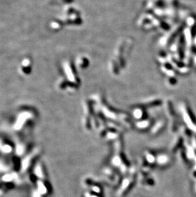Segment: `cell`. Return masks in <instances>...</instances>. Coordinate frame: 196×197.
I'll list each match as a JSON object with an SVG mask.
<instances>
[{"mask_svg": "<svg viewBox=\"0 0 196 197\" xmlns=\"http://www.w3.org/2000/svg\"><path fill=\"white\" fill-rule=\"evenodd\" d=\"M41 153L42 149L39 147H35L22 157L21 160V170H20L21 173L26 174L27 172H29L38 162V159L40 156Z\"/></svg>", "mask_w": 196, "mask_h": 197, "instance_id": "cell-1", "label": "cell"}, {"mask_svg": "<svg viewBox=\"0 0 196 197\" xmlns=\"http://www.w3.org/2000/svg\"><path fill=\"white\" fill-rule=\"evenodd\" d=\"M29 145L28 142L23 140H18L14 145V152L15 156L21 157L24 156L29 152Z\"/></svg>", "mask_w": 196, "mask_h": 197, "instance_id": "cell-2", "label": "cell"}, {"mask_svg": "<svg viewBox=\"0 0 196 197\" xmlns=\"http://www.w3.org/2000/svg\"><path fill=\"white\" fill-rule=\"evenodd\" d=\"M36 190L38 191L39 194L43 196H46L51 193L52 188L50 183L44 180H38L36 183Z\"/></svg>", "mask_w": 196, "mask_h": 197, "instance_id": "cell-3", "label": "cell"}, {"mask_svg": "<svg viewBox=\"0 0 196 197\" xmlns=\"http://www.w3.org/2000/svg\"><path fill=\"white\" fill-rule=\"evenodd\" d=\"M32 118L31 115L28 114H22L20 115L19 117L17 119L16 121L13 124V129L16 132H21L22 129H24L26 125L28 123L29 121Z\"/></svg>", "mask_w": 196, "mask_h": 197, "instance_id": "cell-4", "label": "cell"}, {"mask_svg": "<svg viewBox=\"0 0 196 197\" xmlns=\"http://www.w3.org/2000/svg\"><path fill=\"white\" fill-rule=\"evenodd\" d=\"M0 181L6 183H13L15 184L21 182V179L17 172L11 171L4 174L0 179Z\"/></svg>", "mask_w": 196, "mask_h": 197, "instance_id": "cell-5", "label": "cell"}, {"mask_svg": "<svg viewBox=\"0 0 196 197\" xmlns=\"http://www.w3.org/2000/svg\"><path fill=\"white\" fill-rule=\"evenodd\" d=\"M14 151V145L5 139H0V153L5 155H9Z\"/></svg>", "mask_w": 196, "mask_h": 197, "instance_id": "cell-6", "label": "cell"}, {"mask_svg": "<svg viewBox=\"0 0 196 197\" xmlns=\"http://www.w3.org/2000/svg\"><path fill=\"white\" fill-rule=\"evenodd\" d=\"M33 174L38 180L46 179L45 170L42 162L38 161L33 168Z\"/></svg>", "mask_w": 196, "mask_h": 197, "instance_id": "cell-7", "label": "cell"}, {"mask_svg": "<svg viewBox=\"0 0 196 197\" xmlns=\"http://www.w3.org/2000/svg\"><path fill=\"white\" fill-rule=\"evenodd\" d=\"M12 169L11 161H8L4 159H0V174H6L12 171Z\"/></svg>", "mask_w": 196, "mask_h": 197, "instance_id": "cell-8", "label": "cell"}, {"mask_svg": "<svg viewBox=\"0 0 196 197\" xmlns=\"http://www.w3.org/2000/svg\"><path fill=\"white\" fill-rule=\"evenodd\" d=\"M32 197H45L42 196L41 194H39L38 191L36 190V189L35 188V189H33V192H32Z\"/></svg>", "mask_w": 196, "mask_h": 197, "instance_id": "cell-9", "label": "cell"}]
</instances>
